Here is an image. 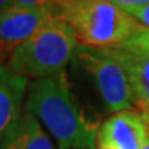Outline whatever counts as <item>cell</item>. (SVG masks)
Masks as SVG:
<instances>
[{"instance_id":"1","label":"cell","mask_w":149,"mask_h":149,"mask_svg":"<svg viewBox=\"0 0 149 149\" xmlns=\"http://www.w3.org/2000/svg\"><path fill=\"white\" fill-rule=\"evenodd\" d=\"M25 111L46 126L61 149L95 148L97 126L79 109L65 72L35 80L28 86Z\"/></svg>"},{"instance_id":"2","label":"cell","mask_w":149,"mask_h":149,"mask_svg":"<svg viewBox=\"0 0 149 149\" xmlns=\"http://www.w3.org/2000/svg\"><path fill=\"white\" fill-rule=\"evenodd\" d=\"M54 10L64 19L81 46L120 48L139 24L109 0H55Z\"/></svg>"},{"instance_id":"3","label":"cell","mask_w":149,"mask_h":149,"mask_svg":"<svg viewBox=\"0 0 149 149\" xmlns=\"http://www.w3.org/2000/svg\"><path fill=\"white\" fill-rule=\"evenodd\" d=\"M77 46L73 29L55 15L11 53L7 68L26 79L51 77L64 72Z\"/></svg>"},{"instance_id":"4","label":"cell","mask_w":149,"mask_h":149,"mask_svg":"<svg viewBox=\"0 0 149 149\" xmlns=\"http://www.w3.org/2000/svg\"><path fill=\"white\" fill-rule=\"evenodd\" d=\"M74 58L93 76L102 101L111 112L130 111L134 107L127 73L116 48H95L79 44Z\"/></svg>"},{"instance_id":"5","label":"cell","mask_w":149,"mask_h":149,"mask_svg":"<svg viewBox=\"0 0 149 149\" xmlns=\"http://www.w3.org/2000/svg\"><path fill=\"white\" fill-rule=\"evenodd\" d=\"M57 13L54 6L19 7L11 6L0 13V43L6 53L10 54L40 31Z\"/></svg>"},{"instance_id":"6","label":"cell","mask_w":149,"mask_h":149,"mask_svg":"<svg viewBox=\"0 0 149 149\" xmlns=\"http://www.w3.org/2000/svg\"><path fill=\"white\" fill-rule=\"evenodd\" d=\"M149 134L141 115L131 111L115 113L102 124L97 139L117 149H142Z\"/></svg>"},{"instance_id":"7","label":"cell","mask_w":149,"mask_h":149,"mask_svg":"<svg viewBox=\"0 0 149 149\" xmlns=\"http://www.w3.org/2000/svg\"><path fill=\"white\" fill-rule=\"evenodd\" d=\"M28 79L11 72L0 62V141L21 116Z\"/></svg>"},{"instance_id":"8","label":"cell","mask_w":149,"mask_h":149,"mask_svg":"<svg viewBox=\"0 0 149 149\" xmlns=\"http://www.w3.org/2000/svg\"><path fill=\"white\" fill-rule=\"evenodd\" d=\"M0 149H54V146L39 120L25 111L0 141Z\"/></svg>"},{"instance_id":"9","label":"cell","mask_w":149,"mask_h":149,"mask_svg":"<svg viewBox=\"0 0 149 149\" xmlns=\"http://www.w3.org/2000/svg\"><path fill=\"white\" fill-rule=\"evenodd\" d=\"M116 53L127 73L134 105L141 112L149 111V57L126 48H116Z\"/></svg>"},{"instance_id":"10","label":"cell","mask_w":149,"mask_h":149,"mask_svg":"<svg viewBox=\"0 0 149 149\" xmlns=\"http://www.w3.org/2000/svg\"><path fill=\"white\" fill-rule=\"evenodd\" d=\"M120 48L138 51V53H142L149 57V29L139 25L138 29L131 35V37Z\"/></svg>"},{"instance_id":"11","label":"cell","mask_w":149,"mask_h":149,"mask_svg":"<svg viewBox=\"0 0 149 149\" xmlns=\"http://www.w3.org/2000/svg\"><path fill=\"white\" fill-rule=\"evenodd\" d=\"M127 14L133 17L135 21H138L141 26L149 29V4L142 6V7H135V8H130L126 11Z\"/></svg>"},{"instance_id":"12","label":"cell","mask_w":149,"mask_h":149,"mask_svg":"<svg viewBox=\"0 0 149 149\" xmlns=\"http://www.w3.org/2000/svg\"><path fill=\"white\" fill-rule=\"evenodd\" d=\"M109 1H112L113 4H116L117 7H120L124 11L149 4V0H109Z\"/></svg>"},{"instance_id":"13","label":"cell","mask_w":149,"mask_h":149,"mask_svg":"<svg viewBox=\"0 0 149 149\" xmlns=\"http://www.w3.org/2000/svg\"><path fill=\"white\" fill-rule=\"evenodd\" d=\"M55 0H15L14 6L19 7H44L54 4Z\"/></svg>"},{"instance_id":"14","label":"cell","mask_w":149,"mask_h":149,"mask_svg":"<svg viewBox=\"0 0 149 149\" xmlns=\"http://www.w3.org/2000/svg\"><path fill=\"white\" fill-rule=\"evenodd\" d=\"M14 1L15 0H0V13L10 8L11 6H14Z\"/></svg>"},{"instance_id":"15","label":"cell","mask_w":149,"mask_h":149,"mask_svg":"<svg viewBox=\"0 0 149 149\" xmlns=\"http://www.w3.org/2000/svg\"><path fill=\"white\" fill-rule=\"evenodd\" d=\"M97 149H117V148L112 146V145L108 144V142H104V141L97 139Z\"/></svg>"},{"instance_id":"16","label":"cell","mask_w":149,"mask_h":149,"mask_svg":"<svg viewBox=\"0 0 149 149\" xmlns=\"http://www.w3.org/2000/svg\"><path fill=\"white\" fill-rule=\"evenodd\" d=\"M141 117H142L145 126H146V128H148V134H149V111L142 112V113H141Z\"/></svg>"},{"instance_id":"17","label":"cell","mask_w":149,"mask_h":149,"mask_svg":"<svg viewBox=\"0 0 149 149\" xmlns=\"http://www.w3.org/2000/svg\"><path fill=\"white\" fill-rule=\"evenodd\" d=\"M4 57H7V53H6L4 47H3V46H1V43H0V61L4 58Z\"/></svg>"},{"instance_id":"18","label":"cell","mask_w":149,"mask_h":149,"mask_svg":"<svg viewBox=\"0 0 149 149\" xmlns=\"http://www.w3.org/2000/svg\"><path fill=\"white\" fill-rule=\"evenodd\" d=\"M142 149H149V137H148V139H146V142L144 144V146H142Z\"/></svg>"}]
</instances>
